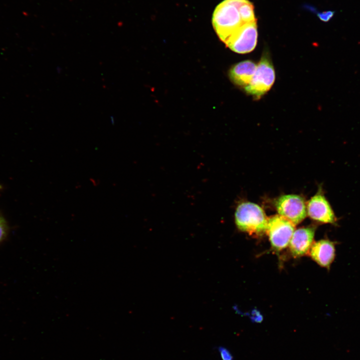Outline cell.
<instances>
[{
	"instance_id": "ba28073f",
	"label": "cell",
	"mask_w": 360,
	"mask_h": 360,
	"mask_svg": "<svg viewBox=\"0 0 360 360\" xmlns=\"http://www.w3.org/2000/svg\"><path fill=\"white\" fill-rule=\"evenodd\" d=\"M316 228L314 226H310L294 230L288 244L293 257L299 258L308 253L314 243Z\"/></svg>"
},
{
	"instance_id": "6da1fadb",
	"label": "cell",
	"mask_w": 360,
	"mask_h": 360,
	"mask_svg": "<svg viewBox=\"0 0 360 360\" xmlns=\"http://www.w3.org/2000/svg\"><path fill=\"white\" fill-rule=\"evenodd\" d=\"M245 0H224L216 8L212 18L213 27L220 39L224 44L244 22L239 6Z\"/></svg>"
},
{
	"instance_id": "9a60e30c",
	"label": "cell",
	"mask_w": 360,
	"mask_h": 360,
	"mask_svg": "<svg viewBox=\"0 0 360 360\" xmlns=\"http://www.w3.org/2000/svg\"></svg>"
},
{
	"instance_id": "8992f818",
	"label": "cell",
	"mask_w": 360,
	"mask_h": 360,
	"mask_svg": "<svg viewBox=\"0 0 360 360\" xmlns=\"http://www.w3.org/2000/svg\"><path fill=\"white\" fill-rule=\"evenodd\" d=\"M256 22L246 23L234 34L225 43L232 51L246 54L252 51L257 43Z\"/></svg>"
},
{
	"instance_id": "5bb4252c",
	"label": "cell",
	"mask_w": 360,
	"mask_h": 360,
	"mask_svg": "<svg viewBox=\"0 0 360 360\" xmlns=\"http://www.w3.org/2000/svg\"><path fill=\"white\" fill-rule=\"evenodd\" d=\"M334 14V11L328 10L318 12L317 14V16L322 21L324 22H328L333 17Z\"/></svg>"
},
{
	"instance_id": "5b68a950",
	"label": "cell",
	"mask_w": 360,
	"mask_h": 360,
	"mask_svg": "<svg viewBox=\"0 0 360 360\" xmlns=\"http://www.w3.org/2000/svg\"><path fill=\"white\" fill-rule=\"evenodd\" d=\"M279 215L294 225L301 222L306 216V206L304 198L296 194H286L279 197L275 202Z\"/></svg>"
},
{
	"instance_id": "3957f363",
	"label": "cell",
	"mask_w": 360,
	"mask_h": 360,
	"mask_svg": "<svg viewBox=\"0 0 360 360\" xmlns=\"http://www.w3.org/2000/svg\"><path fill=\"white\" fill-rule=\"evenodd\" d=\"M275 71L269 56L264 54L256 66L254 76L245 91L256 99L268 92L275 80Z\"/></svg>"
},
{
	"instance_id": "7a4b0ae2",
	"label": "cell",
	"mask_w": 360,
	"mask_h": 360,
	"mask_svg": "<svg viewBox=\"0 0 360 360\" xmlns=\"http://www.w3.org/2000/svg\"><path fill=\"white\" fill-rule=\"evenodd\" d=\"M234 220L240 231L253 236H260L266 232L268 218L257 204L243 202L236 207Z\"/></svg>"
},
{
	"instance_id": "9c48e42d",
	"label": "cell",
	"mask_w": 360,
	"mask_h": 360,
	"mask_svg": "<svg viewBox=\"0 0 360 360\" xmlns=\"http://www.w3.org/2000/svg\"><path fill=\"white\" fill-rule=\"evenodd\" d=\"M308 254L320 266L330 269L336 257V242L328 239L314 242Z\"/></svg>"
},
{
	"instance_id": "52a82bcc",
	"label": "cell",
	"mask_w": 360,
	"mask_h": 360,
	"mask_svg": "<svg viewBox=\"0 0 360 360\" xmlns=\"http://www.w3.org/2000/svg\"><path fill=\"white\" fill-rule=\"evenodd\" d=\"M306 212L310 218L317 222L337 224L338 219L321 188L308 202Z\"/></svg>"
},
{
	"instance_id": "7c38bea8",
	"label": "cell",
	"mask_w": 360,
	"mask_h": 360,
	"mask_svg": "<svg viewBox=\"0 0 360 360\" xmlns=\"http://www.w3.org/2000/svg\"><path fill=\"white\" fill-rule=\"evenodd\" d=\"M8 226L4 218L0 214V242L6 237L8 233Z\"/></svg>"
},
{
	"instance_id": "30bf717a",
	"label": "cell",
	"mask_w": 360,
	"mask_h": 360,
	"mask_svg": "<svg viewBox=\"0 0 360 360\" xmlns=\"http://www.w3.org/2000/svg\"><path fill=\"white\" fill-rule=\"evenodd\" d=\"M257 65L252 61L246 60L232 66L229 71V77L238 86L245 88L250 82Z\"/></svg>"
},
{
	"instance_id": "4fadbf2b",
	"label": "cell",
	"mask_w": 360,
	"mask_h": 360,
	"mask_svg": "<svg viewBox=\"0 0 360 360\" xmlns=\"http://www.w3.org/2000/svg\"><path fill=\"white\" fill-rule=\"evenodd\" d=\"M218 350L222 360H234L232 354L226 348L220 346L218 348Z\"/></svg>"
},
{
	"instance_id": "277c9868",
	"label": "cell",
	"mask_w": 360,
	"mask_h": 360,
	"mask_svg": "<svg viewBox=\"0 0 360 360\" xmlns=\"http://www.w3.org/2000/svg\"><path fill=\"white\" fill-rule=\"evenodd\" d=\"M294 230L295 225L279 214L268 218L266 232L272 248L276 252L288 246Z\"/></svg>"
},
{
	"instance_id": "8fae6325",
	"label": "cell",
	"mask_w": 360,
	"mask_h": 360,
	"mask_svg": "<svg viewBox=\"0 0 360 360\" xmlns=\"http://www.w3.org/2000/svg\"><path fill=\"white\" fill-rule=\"evenodd\" d=\"M239 12L242 20L246 22H256L254 6L252 2L245 0L239 6Z\"/></svg>"
}]
</instances>
